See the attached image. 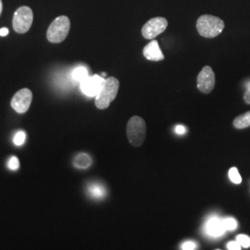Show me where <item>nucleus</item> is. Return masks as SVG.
<instances>
[{
    "label": "nucleus",
    "mask_w": 250,
    "mask_h": 250,
    "mask_svg": "<svg viewBox=\"0 0 250 250\" xmlns=\"http://www.w3.org/2000/svg\"><path fill=\"white\" fill-rule=\"evenodd\" d=\"M236 241L238 242L241 247L244 248H250V237L246 235V234H240L236 237Z\"/></svg>",
    "instance_id": "obj_19"
},
{
    "label": "nucleus",
    "mask_w": 250,
    "mask_h": 250,
    "mask_svg": "<svg viewBox=\"0 0 250 250\" xmlns=\"http://www.w3.org/2000/svg\"><path fill=\"white\" fill-rule=\"evenodd\" d=\"M183 250H193L197 249V244L195 242L193 241H187L185 242L183 245H182V248Z\"/></svg>",
    "instance_id": "obj_21"
},
{
    "label": "nucleus",
    "mask_w": 250,
    "mask_h": 250,
    "mask_svg": "<svg viewBox=\"0 0 250 250\" xmlns=\"http://www.w3.org/2000/svg\"><path fill=\"white\" fill-rule=\"evenodd\" d=\"M143 54L146 60L152 62H161L164 60V55L161 52L159 43L154 39L144 47Z\"/></svg>",
    "instance_id": "obj_10"
},
{
    "label": "nucleus",
    "mask_w": 250,
    "mask_h": 250,
    "mask_svg": "<svg viewBox=\"0 0 250 250\" xmlns=\"http://www.w3.org/2000/svg\"><path fill=\"white\" fill-rule=\"evenodd\" d=\"M2 8H3V6H2V1L0 0V15H1V12H2Z\"/></svg>",
    "instance_id": "obj_26"
},
{
    "label": "nucleus",
    "mask_w": 250,
    "mask_h": 250,
    "mask_svg": "<svg viewBox=\"0 0 250 250\" xmlns=\"http://www.w3.org/2000/svg\"><path fill=\"white\" fill-rule=\"evenodd\" d=\"M73 164H74V167L78 169H86L92 164V160L89 155L85 153H81L75 157Z\"/></svg>",
    "instance_id": "obj_12"
},
{
    "label": "nucleus",
    "mask_w": 250,
    "mask_h": 250,
    "mask_svg": "<svg viewBox=\"0 0 250 250\" xmlns=\"http://www.w3.org/2000/svg\"><path fill=\"white\" fill-rule=\"evenodd\" d=\"M9 35V29L6 27H3L0 29V36H6Z\"/></svg>",
    "instance_id": "obj_25"
},
{
    "label": "nucleus",
    "mask_w": 250,
    "mask_h": 250,
    "mask_svg": "<svg viewBox=\"0 0 250 250\" xmlns=\"http://www.w3.org/2000/svg\"><path fill=\"white\" fill-rule=\"evenodd\" d=\"M8 167H9L10 170H18L19 167H20V162H19L18 158L17 157H11L9 159V162H8Z\"/></svg>",
    "instance_id": "obj_20"
},
{
    "label": "nucleus",
    "mask_w": 250,
    "mask_h": 250,
    "mask_svg": "<svg viewBox=\"0 0 250 250\" xmlns=\"http://www.w3.org/2000/svg\"><path fill=\"white\" fill-rule=\"evenodd\" d=\"M227 249L229 250H241V245L237 241H232L228 243Z\"/></svg>",
    "instance_id": "obj_22"
},
{
    "label": "nucleus",
    "mask_w": 250,
    "mask_h": 250,
    "mask_svg": "<svg viewBox=\"0 0 250 250\" xmlns=\"http://www.w3.org/2000/svg\"><path fill=\"white\" fill-rule=\"evenodd\" d=\"M88 76H89V75H88L87 69L84 68V67H83V66L75 68L72 73V79L75 81V82L80 83L83 81L85 80Z\"/></svg>",
    "instance_id": "obj_14"
},
{
    "label": "nucleus",
    "mask_w": 250,
    "mask_h": 250,
    "mask_svg": "<svg viewBox=\"0 0 250 250\" xmlns=\"http://www.w3.org/2000/svg\"><path fill=\"white\" fill-rule=\"evenodd\" d=\"M89 193L91 194V196L99 198V197H102L105 196L106 191H105L104 188H102V187H100V186H98V185H95V186L90 187Z\"/></svg>",
    "instance_id": "obj_15"
},
{
    "label": "nucleus",
    "mask_w": 250,
    "mask_h": 250,
    "mask_svg": "<svg viewBox=\"0 0 250 250\" xmlns=\"http://www.w3.org/2000/svg\"><path fill=\"white\" fill-rule=\"evenodd\" d=\"M214 86V72L209 66H205L197 76V88L204 94H209Z\"/></svg>",
    "instance_id": "obj_8"
},
{
    "label": "nucleus",
    "mask_w": 250,
    "mask_h": 250,
    "mask_svg": "<svg viewBox=\"0 0 250 250\" xmlns=\"http://www.w3.org/2000/svg\"><path fill=\"white\" fill-rule=\"evenodd\" d=\"M120 87V83L115 77L107 78L98 96L96 97L95 104L99 109H105L108 107L110 103L116 99L117 94Z\"/></svg>",
    "instance_id": "obj_2"
},
{
    "label": "nucleus",
    "mask_w": 250,
    "mask_h": 250,
    "mask_svg": "<svg viewBox=\"0 0 250 250\" xmlns=\"http://www.w3.org/2000/svg\"><path fill=\"white\" fill-rule=\"evenodd\" d=\"M206 230L210 236H213V237L221 236L226 231L224 229L223 220L216 217H212L208 221V223L206 224Z\"/></svg>",
    "instance_id": "obj_11"
},
{
    "label": "nucleus",
    "mask_w": 250,
    "mask_h": 250,
    "mask_svg": "<svg viewBox=\"0 0 250 250\" xmlns=\"http://www.w3.org/2000/svg\"><path fill=\"white\" fill-rule=\"evenodd\" d=\"M229 178L232 181L233 184L239 185L241 184L242 178L238 172V170L236 168H232L229 170Z\"/></svg>",
    "instance_id": "obj_17"
},
{
    "label": "nucleus",
    "mask_w": 250,
    "mask_h": 250,
    "mask_svg": "<svg viewBox=\"0 0 250 250\" xmlns=\"http://www.w3.org/2000/svg\"><path fill=\"white\" fill-rule=\"evenodd\" d=\"M224 229L226 231H233L237 228V222L233 218H226L223 220Z\"/></svg>",
    "instance_id": "obj_16"
},
{
    "label": "nucleus",
    "mask_w": 250,
    "mask_h": 250,
    "mask_svg": "<svg viewBox=\"0 0 250 250\" xmlns=\"http://www.w3.org/2000/svg\"><path fill=\"white\" fill-rule=\"evenodd\" d=\"M71 28L70 19L67 16H60L55 19L46 32L47 40L50 43L59 44L66 39Z\"/></svg>",
    "instance_id": "obj_3"
},
{
    "label": "nucleus",
    "mask_w": 250,
    "mask_h": 250,
    "mask_svg": "<svg viewBox=\"0 0 250 250\" xmlns=\"http://www.w3.org/2000/svg\"><path fill=\"white\" fill-rule=\"evenodd\" d=\"M168 26V21L163 17H156L149 20L142 28V35L146 39L153 40L162 34Z\"/></svg>",
    "instance_id": "obj_6"
},
{
    "label": "nucleus",
    "mask_w": 250,
    "mask_h": 250,
    "mask_svg": "<svg viewBox=\"0 0 250 250\" xmlns=\"http://www.w3.org/2000/svg\"><path fill=\"white\" fill-rule=\"evenodd\" d=\"M126 133L128 140L132 146H141L146 135V125L145 121L140 117H132L127 124Z\"/></svg>",
    "instance_id": "obj_4"
},
{
    "label": "nucleus",
    "mask_w": 250,
    "mask_h": 250,
    "mask_svg": "<svg viewBox=\"0 0 250 250\" xmlns=\"http://www.w3.org/2000/svg\"><path fill=\"white\" fill-rule=\"evenodd\" d=\"M224 26L223 20L212 15H201L197 21L198 34L206 38L219 36L224 31Z\"/></svg>",
    "instance_id": "obj_1"
},
{
    "label": "nucleus",
    "mask_w": 250,
    "mask_h": 250,
    "mask_svg": "<svg viewBox=\"0 0 250 250\" xmlns=\"http://www.w3.org/2000/svg\"><path fill=\"white\" fill-rule=\"evenodd\" d=\"M105 82L104 77L99 75L88 76L81 83V90L87 97H97Z\"/></svg>",
    "instance_id": "obj_9"
},
{
    "label": "nucleus",
    "mask_w": 250,
    "mask_h": 250,
    "mask_svg": "<svg viewBox=\"0 0 250 250\" xmlns=\"http://www.w3.org/2000/svg\"><path fill=\"white\" fill-rule=\"evenodd\" d=\"M26 139V134L23 131H19L15 134L14 138H13V142L16 146H21L25 142Z\"/></svg>",
    "instance_id": "obj_18"
},
{
    "label": "nucleus",
    "mask_w": 250,
    "mask_h": 250,
    "mask_svg": "<svg viewBox=\"0 0 250 250\" xmlns=\"http://www.w3.org/2000/svg\"><path fill=\"white\" fill-rule=\"evenodd\" d=\"M34 21L33 10L26 6L19 8L13 16V29L18 34H25L32 26Z\"/></svg>",
    "instance_id": "obj_5"
},
{
    "label": "nucleus",
    "mask_w": 250,
    "mask_h": 250,
    "mask_svg": "<svg viewBox=\"0 0 250 250\" xmlns=\"http://www.w3.org/2000/svg\"><path fill=\"white\" fill-rule=\"evenodd\" d=\"M244 99H245V101H246L248 104H250V84H248V90H247V92H246V94H245Z\"/></svg>",
    "instance_id": "obj_24"
},
{
    "label": "nucleus",
    "mask_w": 250,
    "mask_h": 250,
    "mask_svg": "<svg viewBox=\"0 0 250 250\" xmlns=\"http://www.w3.org/2000/svg\"><path fill=\"white\" fill-rule=\"evenodd\" d=\"M33 93L28 88H22L13 96L11 99V107L18 113H25L31 106Z\"/></svg>",
    "instance_id": "obj_7"
},
{
    "label": "nucleus",
    "mask_w": 250,
    "mask_h": 250,
    "mask_svg": "<svg viewBox=\"0 0 250 250\" xmlns=\"http://www.w3.org/2000/svg\"><path fill=\"white\" fill-rule=\"evenodd\" d=\"M175 133L178 134H185L187 133V128L185 126L178 125L175 127Z\"/></svg>",
    "instance_id": "obj_23"
},
{
    "label": "nucleus",
    "mask_w": 250,
    "mask_h": 250,
    "mask_svg": "<svg viewBox=\"0 0 250 250\" xmlns=\"http://www.w3.org/2000/svg\"><path fill=\"white\" fill-rule=\"evenodd\" d=\"M233 126L237 129H244L250 126V111L235 118L233 121Z\"/></svg>",
    "instance_id": "obj_13"
}]
</instances>
